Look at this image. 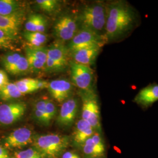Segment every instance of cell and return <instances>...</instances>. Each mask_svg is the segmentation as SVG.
Here are the masks:
<instances>
[{
	"label": "cell",
	"instance_id": "36",
	"mask_svg": "<svg viewBox=\"0 0 158 158\" xmlns=\"http://www.w3.org/2000/svg\"><path fill=\"white\" fill-rule=\"evenodd\" d=\"M49 83L44 80H37L36 83L34 85V86L36 87V89H37V90H40V89H43L45 88H48Z\"/></svg>",
	"mask_w": 158,
	"mask_h": 158
},
{
	"label": "cell",
	"instance_id": "28",
	"mask_svg": "<svg viewBox=\"0 0 158 158\" xmlns=\"http://www.w3.org/2000/svg\"><path fill=\"white\" fill-rule=\"evenodd\" d=\"M57 110L55 104L48 100L46 105L45 125H49L56 115Z\"/></svg>",
	"mask_w": 158,
	"mask_h": 158
},
{
	"label": "cell",
	"instance_id": "5",
	"mask_svg": "<svg viewBox=\"0 0 158 158\" xmlns=\"http://www.w3.org/2000/svg\"><path fill=\"white\" fill-rule=\"evenodd\" d=\"M72 79L74 84L81 91L93 90L94 71L88 66L70 62Z\"/></svg>",
	"mask_w": 158,
	"mask_h": 158
},
{
	"label": "cell",
	"instance_id": "21",
	"mask_svg": "<svg viewBox=\"0 0 158 158\" xmlns=\"http://www.w3.org/2000/svg\"><path fill=\"white\" fill-rule=\"evenodd\" d=\"M47 101V99L40 100L36 102L34 108V117L35 120L44 125H45L46 105Z\"/></svg>",
	"mask_w": 158,
	"mask_h": 158
},
{
	"label": "cell",
	"instance_id": "24",
	"mask_svg": "<svg viewBox=\"0 0 158 158\" xmlns=\"http://www.w3.org/2000/svg\"><path fill=\"white\" fill-rule=\"evenodd\" d=\"M22 56L23 55L18 53H9L2 57L1 62L6 71L13 67Z\"/></svg>",
	"mask_w": 158,
	"mask_h": 158
},
{
	"label": "cell",
	"instance_id": "38",
	"mask_svg": "<svg viewBox=\"0 0 158 158\" xmlns=\"http://www.w3.org/2000/svg\"><path fill=\"white\" fill-rule=\"evenodd\" d=\"M0 158H11L7 150L1 145H0Z\"/></svg>",
	"mask_w": 158,
	"mask_h": 158
},
{
	"label": "cell",
	"instance_id": "34",
	"mask_svg": "<svg viewBox=\"0 0 158 158\" xmlns=\"http://www.w3.org/2000/svg\"><path fill=\"white\" fill-rule=\"evenodd\" d=\"M46 26H47V21L45 18L42 17V15H40L39 22H38V25L37 27V32L44 34L46 29Z\"/></svg>",
	"mask_w": 158,
	"mask_h": 158
},
{
	"label": "cell",
	"instance_id": "23",
	"mask_svg": "<svg viewBox=\"0 0 158 158\" xmlns=\"http://www.w3.org/2000/svg\"><path fill=\"white\" fill-rule=\"evenodd\" d=\"M29 69L28 62L26 57L22 56L20 60L11 68L6 70L12 74H21L27 72Z\"/></svg>",
	"mask_w": 158,
	"mask_h": 158
},
{
	"label": "cell",
	"instance_id": "15",
	"mask_svg": "<svg viewBox=\"0 0 158 158\" xmlns=\"http://www.w3.org/2000/svg\"><path fill=\"white\" fill-rule=\"evenodd\" d=\"M52 96L57 102H62L66 100L70 96L72 85L65 79L55 80L51 81L48 87Z\"/></svg>",
	"mask_w": 158,
	"mask_h": 158
},
{
	"label": "cell",
	"instance_id": "7",
	"mask_svg": "<svg viewBox=\"0 0 158 158\" xmlns=\"http://www.w3.org/2000/svg\"><path fill=\"white\" fill-rule=\"evenodd\" d=\"M27 104L22 102H10L0 105V125H10L22 118Z\"/></svg>",
	"mask_w": 158,
	"mask_h": 158
},
{
	"label": "cell",
	"instance_id": "37",
	"mask_svg": "<svg viewBox=\"0 0 158 158\" xmlns=\"http://www.w3.org/2000/svg\"><path fill=\"white\" fill-rule=\"evenodd\" d=\"M61 158H81V157L73 151H66L63 153Z\"/></svg>",
	"mask_w": 158,
	"mask_h": 158
},
{
	"label": "cell",
	"instance_id": "27",
	"mask_svg": "<svg viewBox=\"0 0 158 158\" xmlns=\"http://www.w3.org/2000/svg\"><path fill=\"white\" fill-rule=\"evenodd\" d=\"M36 3L42 11L51 12L56 9L58 1L56 0H37Z\"/></svg>",
	"mask_w": 158,
	"mask_h": 158
},
{
	"label": "cell",
	"instance_id": "13",
	"mask_svg": "<svg viewBox=\"0 0 158 158\" xmlns=\"http://www.w3.org/2000/svg\"><path fill=\"white\" fill-rule=\"evenodd\" d=\"M158 101V85L152 83L142 89L134 97L133 102L145 110Z\"/></svg>",
	"mask_w": 158,
	"mask_h": 158
},
{
	"label": "cell",
	"instance_id": "16",
	"mask_svg": "<svg viewBox=\"0 0 158 158\" xmlns=\"http://www.w3.org/2000/svg\"><path fill=\"white\" fill-rule=\"evenodd\" d=\"M96 132L88 122L81 118L76 123L75 127L73 133L74 142L76 145L80 147Z\"/></svg>",
	"mask_w": 158,
	"mask_h": 158
},
{
	"label": "cell",
	"instance_id": "8",
	"mask_svg": "<svg viewBox=\"0 0 158 158\" xmlns=\"http://www.w3.org/2000/svg\"><path fill=\"white\" fill-rule=\"evenodd\" d=\"M35 136L32 130L27 127L17 128L6 136L4 141V145L11 149L22 148L31 143H33Z\"/></svg>",
	"mask_w": 158,
	"mask_h": 158
},
{
	"label": "cell",
	"instance_id": "10",
	"mask_svg": "<svg viewBox=\"0 0 158 158\" xmlns=\"http://www.w3.org/2000/svg\"><path fill=\"white\" fill-rule=\"evenodd\" d=\"M78 102L76 98H70L63 103L57 118V123L62 127H69L76 119Z\"/></svg>",
	"mask_w": 158,
	"mask_h": 158
},
{
	"label": "cell",
	"instance_id": "20",
	"mask_svg": "<svg viewBox=\"0 0 158 158\" xmlns=\"http://www.w3.org/2000/svg\"><path fill=\"white\" fill-rule=\"evenodd\" d=\"M23 36L25 39L28 42L31 46L36 48L42 47V45L45 44L48 40L45 34L38 32H30L25 31L23 33Z\"/></svg>",
	"mask_w": 158,
	"mask_h": 158
},
{
	"label": "cell",
	"instance_id": "11",
	"mask_svg": "<svg viewBox=\"0 0 158 158\" xmlns=\"http://www.w3.org/2000/svg\"><path fill=\"white\" fill-rule=\"evenodd\" d=\"M23 19V11L9 16L0 15V29L13 40H16Z\"/></svg>",
	"mask_w": 158,
	"mask_h": 158
},
{
	"label": "cell",
	"instance_id": "30",
	"mask_svg": "<svg viewBox=\"0 0 158 158\" xmlns=\"http://www.w3.org/2000/svg\"><path fill=\"white\" fill-rule=\"evenodd\" d=\"M40 15L33 14L29 17L28 19L25 23V28L26 31L30 32H37V27L40 19Z\"/></svg>",
	"mask_w": 158,
	"mask_h": 158
},
{
	"label": "cell",
	"instance_id": "17",
	"mask_svg": "<svg viewBox=\"0 0 158 158\" xmlns=\"http://www.w3.org/2000/svg\"><path fill=\"white\" fill-rule=\"evenodd\" d=\"M68 50L61 42H56L48 48V57L66 68L68 64Z\"/></svg>",
	"mask_w": 158,
	"mask_h": 158
},
{
	"label": "cell",
	"instance_id": "3",
	"mask_svg": "<svg viewBox=\"0 0 158 158\" xmlns=\"http://www.w3.org/2000/svg\"><path fill=\"white\" fill-rule=\"evenodd\" d=\"M70 143L68 136L48 134L34 137L33 145L43 158H61Z\"/></svg>",
	"mask_w": 158,
	"mask_h": 158
},
{
	"label": "cell",
	"instance_id": "18",
	"mask_svg": "<svg viewBox=\"0 0 158 158\" xmlns=\"http://www.w3.org/2000/svg\"><path fill=\"white\" fill-rule=\"evenodd\" d=\"M22 11L19 2L14 0H0V15L9 16Z\"/></svg>",
	"mask_w": 158,
	"mask_h": 158
},
{
	"label": "cell",
	"instance_id": "25",
	"mask_svg": "<svg viewBox=\"0 0 158 158\" xmlns=\"http://www.w3.org/2000/svg\"><path fill=\"white\" fill-rule=\"evenodd\" d=\"M25 53L26 58L27 59V60L28 62L29 69H31L35 73L45 70V64L42 62L40 60L37 59L28 52H25Z\"/></svg>",
	"mask_w": 158,
	"mask_h": 158
},
{
	"label": "cell",
	"instance_id": "19",
	"mask_svg": "<svg viewBox=\"0 0 158 158\" xmlns=\"http://www.w3.org/2000/svg\"><path fill=\"white\" fill-rule=\"evenodd\" d=\"M23 96L15 83H9L0 89V100L8 101L17 99Z\"/></svg>",
	"mask_w": 158,
	"mask_h": 158
},
{
	"label": "cell",
	"instance_id": "12",
	"mask_svg": "<svg viewBox=\"0 0 158 158\" xmlns=\"http://www.w3.org/2000/svg\"><path fill=\"white\" fill-rule=\"evenodd\" d=\"M55 34L59 40L68 41L73 39L77 33V24L72 18L64 16L55 25Z\"/></svg>",
	"mask_w": 158,
	"mask_h": 158
},
{
	"label": "cell",
	"instance_id": "35",
	"mask_svg": "<svg viewBox=\"0 0 158 158\" xmlns=\"http://www.w3.org/2000/svg\"><path fill=\"white\" fill-rule=\"evenodd\" d=\"M37 81V79H29V78H26V79H23L18 80L15 83L16 85H35Z\"/></svg>",
	"mask_w": 158,
	"mask_h": 158
},
{
	"label": "cell",
	"instance_id": "9",
	"mask_svg": "<svg viewBox=\"0 0 158 158\" xmlns=\"http://www.w3.org/2000/svg\"><path fill=\"white\" fill-rule=\"evenodd\" d=\"M80 147L85 158H105L106 146L100 132H96Z\"/></svg>",
	"mask_w": 158,
	"mask_h": 158
},
{
	"label": "cell",
	"instance_id": "22",
	"mask_svg": "<svg viewBox=\"0 0 158 158\" xmlns=\"http://www.w3.org/2000/svg\"><path fill=\"white\" fill-rule=\"evenodd\" d=\"M25 52H28L33 56L46 64L48 59V48L44 47L36 48L33 46H27L25 49Z\"/></svg>",
	"mask_w": 158,
	"mask_h": 158
},
{
	"label": "cell",
	"instance_id": "14",
	"mask_svg": "<svg viewBox=\"0 0 158 158\" xmlns=\"http://www.w3.org/2000/svg\"><path fill=\"white\" fill-rule=\"evenodd\" d=\"M102 47L101 45L90 46L72 52L74 62L90 67L96 62Z\"/></svg>",
	"mask_w": 158,
	"mask_h": 158
},
{
	"label": "cell",
	"instance_id": "26",
	"mask_svg": "<svg viewBox=\"0 0 158 158\" xmlns=\"http://www.w3.org/2000/svg\"><path fill=\"white\" fill-rule=\"evenodd\" d=\"M14 158H43L42 155L35 148L16 152Z\"/></svg>",
	"mask_w": 158,
	"mask_h": 158
},
{
	"label": "cell",
	"instance_id": "33",
	"mask_svg": "<svg viewBox=\"0 0 158 158\" xmlns=\"http://www.w3.org/2000/svg\"><path fill=\"white\" fill-rule=\"evenodd\" d=\"M9 83V79L6 73V71L0 69V89L5 87Z\"/></svg>",
	"mask_w": 158,
	"mask_h": 158
},
{
	"label": "cell",
	"instance_id": "29",
	"mask_svg": "<svg viewBox=\"0 0 158 158\" xmlns=\"http://www.w3.org/2000/svg\"><path fill=\"white\" fill-rule=\"evenodd\" d=\"M14 40L11 38L4 31L0 29V48L4 49H14Z\"/></svg>",
	"mask_w": 158,
	"mask_h": 158
},
{
	"label": "cell",
	"instance_id": "31",
	"mask_svg": "<svg viewBox=\"0 0 158 158\" xmlns=\"http://www.w3.org/2000/svg\"><path fill=\"white\" fill-rule=\"evenodd\" d=\"M64 67L48 57L45 64V70L48 72H58L63 70Z\"/></svg>",
	"mask_w": 158,
	"mask_h": 158
},
{
	"label": "cell",
	"instance_id": "32",
	"mask_svg": "<svg viewBox=\"0 0 158 158\" xmlns=\"http://www.w3.org/2000/svg\"><path fill=\"white\" fill-rule=\"evenodd\" d=\"M19 91L23 94H28L37 91L34 85H16Z\"/></svg>",
	"mask_w": 158,
	"mask_h": 158
},
{
	"label": "cell",
	"instance_id": "6",
	"mask_svg": "<svg viewBox=\"0 0 158 158\" xmlns=\"http://www.w3.org/2000/svg\"><path fill=\"white\" fill-rule=\"evenodd\" d=\"M107 44L105 37L96 34L90 30L81 28L71 40L69 49L72 52L90 46L101 45Z\"/></svg>",
	"mask_w": 158,
	"mask_h": 158
},
{
	"label": "cell",
	"instance_id": "39",
	"mask_svg": "<svg viewBox=\"0 0 158 158\" xmlns=\"http://www.w3.org/2000/svg\"></svg>",
	"mask_w": 158,
	"mask_h": 158
},
{
	"label": "cell",
	"instance_id": "1",
	"mask_svg": "<svg viewBox=\"0 0 158 158\" xmlns=\"http://www.w3.org/2000/svg\"><path fill=\"white\" fill-rule=\"evenodd\" d=\"M105 38L107 44L119 42L128 38L139 27L138 11L126 0H115L106 4Z\"/></svg>",
	"mask_w": 158,
	"mask_h": 158
},
{
	"label": "cell",
	"instance_id": "2",
	"mask_svg": "<svg viewBox=\"0 0 158 158\" xmlns=\"http://www.w3.org/2000/svg\"><path fill=\"white\" fill-rule=\"evenodd\" d=\"M106 18V4L97 1L83 7L79 15V21L81 28L90 30L104 36Z\"/></svg>",
	"mask_w": 158,
	"mask_h": 158
},
{
	"label": "cell",
	"instance_id": "4",
	"mask_svg": "<svg viewBox=\"0 0 158 158\" xmlns=\"http://www.w3.org/2000/svg\"><path fill=\"white\" fill-rule=\"evenodd\" d=\"M81 118L92 126L96 132L102 133L100 110L97 96L93 90L81 91Z\"/></svg>",
	"mask_w": 158,
	"mask_h": 158
}]
</instances>
